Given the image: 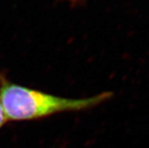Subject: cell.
I'll return each instance as SVG.
<instances>
[{
	"label": "cell",
	"mask_w": 149,
	"mask_h": 148,
	"mask_svg": "<svg viewBox=\"0 0 149 148\" xmlns=\"http://www.w3.org/2000/svg\"><path fill=\"white\" fill-rule=\"evenodd\" d=\"M62 1H68V2H70L72 5H76V4H79L82 0H62Z\"/></svg>",
	"instance_id": "cell-3"
},
{
	"label": "cell",
	"mask_w": 149,
	"mask_h": 148,
	"mask_svg": "<svg viewBox=\"0 0 149 148\" xmlns=\"http://www.w3.org/2000/svg\"><path fill=\"white\" fill-rule=\"evenodd\" d=\"M6 122H8L7 118H6V113H5V111L3 110L2 105L1 104V101H0V129L6 123Z\"/></svg>",
	"instance_id": "cell-2"
},
{
	"label": "cell",
	"mask_w": 149,
	"mask_h": 148,
	"mask_svg": "<svg viewBox=\"0 0 149 148\" xmlns=\"http://www.w3.org/2000/svg\"><path fill=\"white\" fill-rule=\"evenodd\" d=\"M112 96V92H104L80 99L61 98L19 85L0 74V101L8 121L34 120L64 111L85 110L101 104Z\"/></svg>",
	"instance_id": "cell-1"
}]
</instances>
